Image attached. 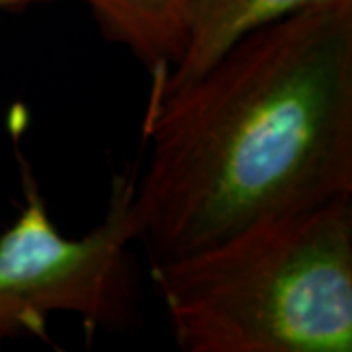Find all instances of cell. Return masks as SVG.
<instances>
[{
    "label": "cell",
    "instance_id": "obj_1",
    "mask_svg": "<svg viewBox=\"0 0 352 352\" xmlns=\"http://www.w3.org/2000/svg\"><path fill=\"white\" fill-rule=\"evenodd\" d=\"M143 138L133 215L151 263L352 196V0L258 28L184 87L151 94Z\"/></svg>",
    "mask_w": 352,
    "mask_h": 352
},
{
    "label": "cell",
    "instance_id": "obj_2",
    "mask_svg": "<svg viewBox=\"0 0 352 352\" xmlns=\"http://www.w3.org/2000/svg\"><path fill=\"white\" fill-rule=\"evenodd\" d=\"M184 352H351L352 196L151 263Z\"/></svg>",
    "mask_w": 352,
    "mask_h": 352
},
{
    "label": "cell",
    "instance_id": "obj_3",
    "mask_svg": "<svg viewBox=\"0 0 352 352\" xmlns=\"http://www.w3.org/2000/svg\"><path fill=\"white\" fill-rule=\"evenodd\" d=\"M25 206L0 235V344L47 339V315H78L90 331L124 333L139 323V284L129 245L138 241V173H116L106 215L80 239L59 233L24 166Z\"/></svg>",
    "mask_w": 352,
    "mask_h": 352
},
{
    "label": "cell",
    "instance_id": "obj_4",
    "mask_svg": "<svg viewBox=\"0 0 352 352\" xmlns=\"http://www.w3.org/2000/svg\"><path fill=\"white\" fill-rule=\"evenodd\" d=\"M325 0H190L184 51L166 75H155L153 94H166L200 76L251 32Z\"/></svg>",
    "mask_w": 352,
    "mask_h": 352
},
{
    "label": "cell",
    "instance_id": "obj_5",
    "mask_svg": "<svg viewBox=\"0 0 352 352\" xmlns=\"http://www.w3.org/2000/svg\"><path fill=\"white\" fill-rule=\"evenodd\" d=\"M102 36L124 45L153 75H166L184 51L190 0H80Z\"/></svg>",
    "mask_w": 352,
    "mask_h": 352
},
{
    "label": "cell",
    "instance_id": "obj_6",
    "mask_svg": "<svg viewBox=\"0 0 352 352\" xmlns=\"http://www.w3.org/2000/svg\"><path fill=\"white\" fill-rule=\"evenodd\" d=\"M43 2H53V0H0V10H24L34 4H43Z\"/></svg>",
    "mask_w": 352,
    "mask_h": 352
}]
</instances>
